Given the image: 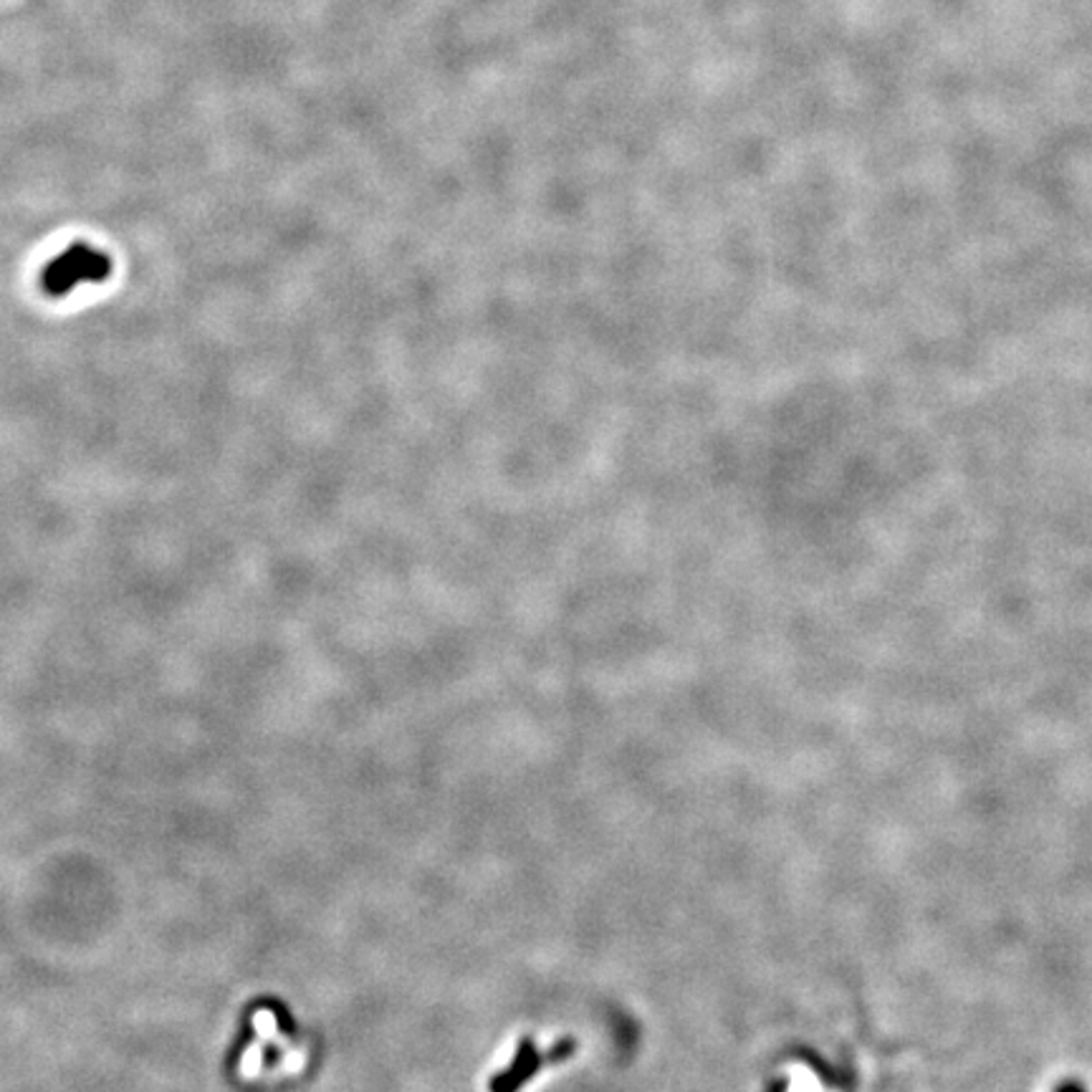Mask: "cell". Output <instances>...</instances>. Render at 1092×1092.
<instances>
[{"label":"cell","mask_w":1092,"mask_h":1092,"mask_svg":"<svg viewBox=\"0 0 1092 1092\" xmlns=\"http://www.w3.org/2000/svg\"><path fill=\"white\" fill-rule=\"evenodd\" d=\"M111 271L109 258L96 248L76 243L61 256L53 258L41 276V284L46 294L63 296L74 291L76 286L91 284V281H104Z\"/></svg>","instance_id":"1"},{"label":"cell","mask_w":1092,"mask_h":1092,"mask_svg":"<svg viewBox=\"0 0 1092 1092\" xmlns=\"http://www.w3.org/2000/svg\"><path fill=\"white\" fill-rule=\"evenodd\" d=\"M1055 1092H1085V1087H1082L1080 1082H1065V1085L1057 1087Z\"/></svg>","instance_id":"2"}]
</instances>
